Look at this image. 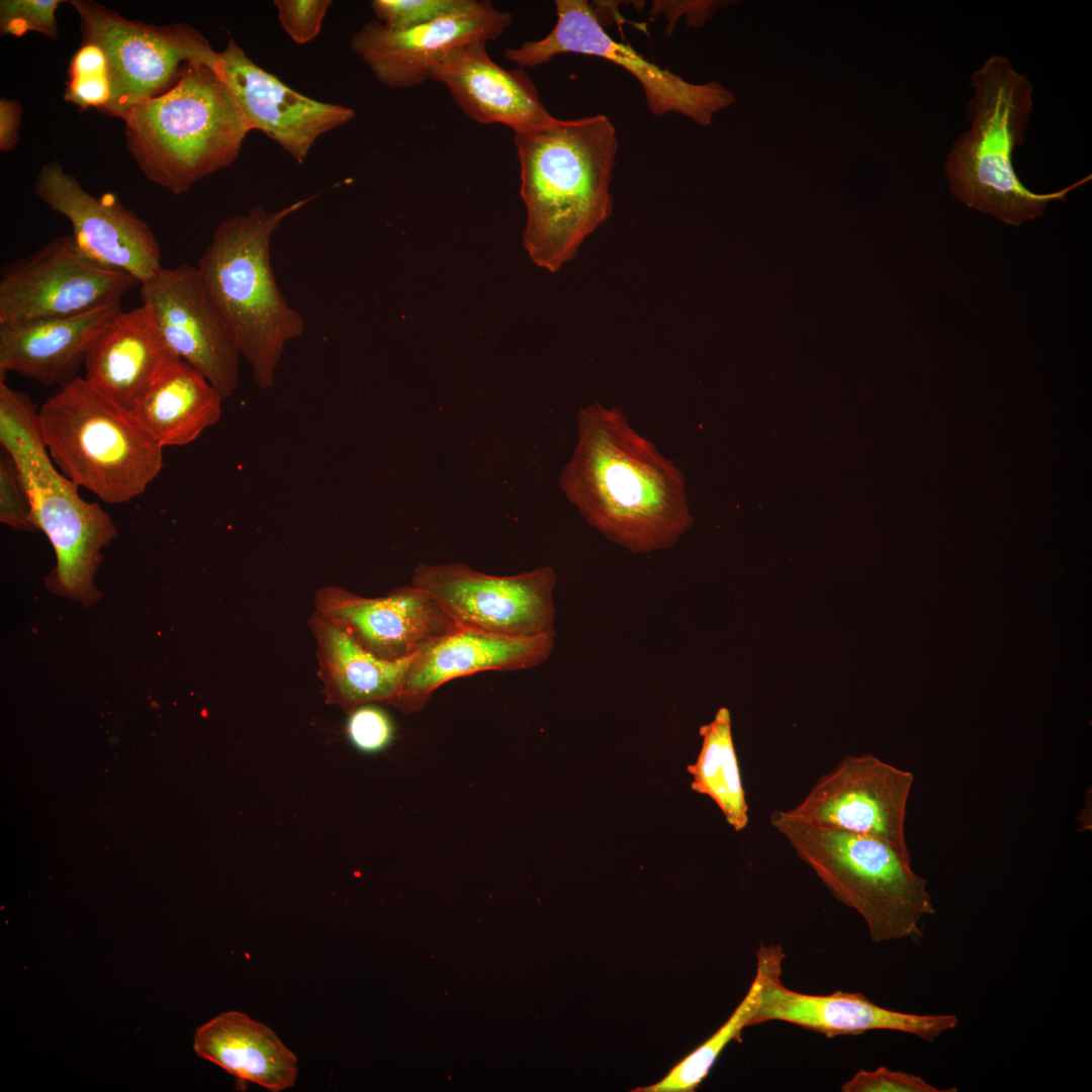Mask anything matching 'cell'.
<instances>
[{
  "mask_svg": "<svg viewBox=\"0 0 1092 1092\" xmlns=\"http://www.w3.org/2000/svg\"><path fill=\"white\" fill-rule=\"evenodd\" d=\"M576 424V445L559 477L566 498L631 553L674 546L693 523L681 470L618 406L589 403Z\"/></svg>",
  "mask_w": 1092,
  "mask_h": 1092,
  "instance_id": "obj_1",
  "label": "cell"
},
{
  "mask_svg": "<svg viewBox=\"0 0 1092 1092\" xmlns=\"http://www.w3.org/2000/svg\"><path fill=\"white\" fill-rule=\"evenodd\" d=\"M527 220L524 247L534 264L558 271L608 220L618 153L616 128L597 114L515 132Z\"/></svg>",
  "mask_w": 1092,
  "mask_h": 1092,
  "instance_id": "obj_2",
  "label": "cell"
},
{
  "mask_svg": "<svg viewBox=\"0 0 1092 1092\" xmlns=\"http://www.w3.org/2000/svg\"><path fill=\"white\" fill-rule=\"evenodd\" d=\"M317 195L275 211L255 205L245 214L223 219L196 267L207 296L262 389L274 386L286 344L305 330L303 316L277 285L271 266V241L288 216Z\"/></svg>",
  "mask_w": 1092,
  "mask_h": 1092,
  "instance_id": "obj_3",
  "label": "cell"
},
{
  "mask_svg": "<svg viewBox=\"0 0 1092 1092\" xmlns=\"http://www.w3.org/2000/svg\"><path fill=\"white\" fill-rule=\"evenodd\" d=\"M973 95L967 117L971 127L951 145L944 172L953 196L970 208L1019 226L1039 217L1049 203L1091 179L1068 187L1036 193L1019 180L1013 153L1024 143L1033 109V86L1004 56H991L970 78Z\"/></svg>",
  "mask_w": 1092,
  "mask_h": 1092,
  "instance_id": "obj_4",
  "label": "cell"
},
{
  "mask_svg": "<svg viewBox=\"0 0 1092 1092\" xmlns=\"http://www.w3.org/2000/svg\"><path fill=\"white\" fill-rule=\"evenodd\" d=\"M125 144L151 182L175 195L231 166L250 132L219 71L191 64L165 94L124 117Z\"/></svg>",
  "mask_w": 1092,
  "mask_h": 1092,
  "instance_id": "obj_5",
  "label": "cell"
},
{
  "mask_svg": "<svg viewBox=\"0 0 1092 1092\" xmlns=\"http://www.w3.org/2000/svg\"><path fill=\"white\" fill-rule=\"evenodd\" d=\"M770 825L829 892L864 920L874 942L921 936L919 922L935 912L927 881L911 859L881 839L771 813Z\"/></svg>",
  "mask_w": 1092,
  "mask_h": 1092,
  "instance_id": "obj_6",
  "label": "cell"
},
{
  "mask_svg": "<svg viewBox=\"0 0 1092 1092\" xmlns=\"http://www.w3.org/2000/svg\"><path fill=\"white\" fill-rule=\"evenodd\" d=\"M47 449L76 485L108 504L145 492L163 467L161 447L128 413L93 391L78 376L39 408Z\"/></svg>",
  "mask_w": 1092,
  "mask_h": 1092,
  "instance_id": "obj_7",
  "label": "cell"
},
{
  "mask_svg": "<svg viewBox=\"0 0 1092 1092\" xmlns=\"http://www.w3.org/2000/svg\"><path fill=\"white\" fill-rule=\"evenodd\" d=\"M68 3L80 18L82 41L98 46L105 55L111 86L107 115L123 120L134 106L172 89L191 64L220 72L219 53L190 25L127 19L90 0Z\"/></svg>",
  "mask_w": 1092,
  "mask_h": 1092,
  "instance_id": "obj_8",
  "label": "cell"
},
{
  "mask_svg": "<svg viewBox=\"0 0 1092 1092\" xmlns=\"http://www.w3.org/2000/svg\"><path fill=\"white\" fill-rule=\"evenodd\" d=\"M557 20L541 39L505 51L519 68H534L563 54L605 59L624 68L641 85L654 115L678 113L700 125H710L714 114L735 102L733 93L718 82L693 84L646 60L632 47L615 40L603 27L597 11L585 0H556Z\"/></svg>",
  "mask_w": 1092,
  "mask_h": 1092,
  "instance_id": "obj_9",
  "label": "cell"
},
{
  "mask_svg": "<svg viewBox=\"0 0 1092 1092\" xmlns=\"http://www.w3.org/2000/svg\"><path fill=\"white\" fill-rule=\"evenodd\" d=\"M30 494L33 521L50 540L57 564L44 578L52 592L93 605L100 593L94 576L101 550L117 536L111 517L97 503L83 499L78 485L57 469L44 442L10 454Z\"/></svg>",
  "mask_w": 1092,
  "mask_h": 1092,
  "instance_id": "obj_10",
  "label": "cell"
},
{
  "mask_svg": "<svg viewBox=\"0 0 1092 1092\" xmlns=\"http://www.w3.org/2000/svg\"><path fill=\"white\" fill-rule=\"evenodd\" d=\"M556 579L550 566L497 576L463 563H421L411 584L431 595L461 627L512 637H555Z\"/></svg>",
  "mask_w": 1092,
  "mask_h": 1092,
  "instance_id": "obj_11",
  "label": "cell"
},
{
  "mask_svg": "<svg viewBox=\"0 0 1092 1092\" xmlns=\"http://www.w3.org/2000/svg\"><path fill=\"white\" fill-rule=\"evenodd\" d=\"M138 285L88 257L71 234L59 236L2 268L0 324L86 312L120 302Z\"/></svg>",
  "mask_w": 1092,
  "mask_h": 1092,
  "instance_id": "obj_12",
  "label": "cell"
},
{
  "mask_svg": "<svg viewBox=\"0 0 1092 1092\" xmlns=\"http://www.w3.org/2000/svg\"><path fill=\"white\" fill-rule=\"evenodd\" d=\"M911 771L873 754L846 756L787 812L813 825L886 841L911 859L905 838Z\"/></svg>",
  "mask_w": 1092,
  "mask_h": 1092,
  "instance_id": "obj_13",
  "label": "cell"
},
{
  "mask_svg": "<svg viewBox=\"0 0 1092 1092\" xmlns=\"http://www.w3.org/2000/svg\"><path fill=\"white\" fill-rule=\"evenodd\" d=\"M784 958L778 944H760L756 951V965L762 970L763 980L752 1025L784 1021L828 1037L894 1030L933 1041L959 1024L953 1014L920 1015L891 1010L858 992L814 995L791 990L781 980Z\"/></svg>",
  "mask_w": 1092,
  "mask_h": 1092,
  "instance_id": "obj_14",
  "label": "cell"
},
{
  "mask_svg": "<svg viewBox=\"0 0 1092 1092\" xmlns=\"http://www.w3.org/2000/svg\"><path fill=\"white\" fill-rule=\"evenodd\" d=\"M140 296L179 358L202 373L223 398L230 397L239 385L241 354L197 268L187 263L161 267L140 284Z\"/></svg>",
  "mask_w": 1092,
  "mask_h": 1092,
  "instance_id": "obj_15",
  "label": "cell"
},
{
  "mask_svg": "<svg viewBox=\"0 0 1092 1092\" xmlns=\"http://www.w3.org/2000/svg\"><path fill=\"white\" fill-rule=\"evenodd\" d=\"M34 193L72 224L80 249L95 262L135 277L140 284L161 267V248L150 225L110 195L97 197L58 160L36 175Z\"/></svg>",
  "mask_w": 1092,
  "mask_h": 1092,
  "instance_id": "obj_16",
  "label": "cell"
},
{
  "mask_svg": "<svg viewBox=\"0 0 1092 1092\" xmlns=\"http://www.w3.org/2000/svg\"><path fill=\"white\" fill-rule=\"evenodd\" d=\"M512 22V15L490 1L475 0L467 9L406 30H389L369 20L353 33L350 48L380 84L407 89L430 79L433 66L452 49L494 40Z\"/></svg>",
  "mask_w": 1092,
  "mask_h": 1092,
  "instance_id": "obj_17",
  "label": "cell"
},
{
  "mask_svg": "<svg viewBox=\"0 0 1092 1092\" xmlns=\"http://www.w3.org/2000/svg\"><path fill=\"white\" fill-rule=\"evenodd\" d=\"M219 53L220 74L250 130H260L302 164L315 142L352 120V108L303 95L258 66L230 39Z\"/></svg>",
  "mask_w": 1092,
  "mask_h": 1092,
  "instance_id": "obj_18",
  "label": "cell"
},
{
  "mask_svg": "<svg viewBox=\"0 0 1092 1092\" xmlns=\"http://www.w3.org/2000/svg\"><path fill=\"white\" fill-rule=\"evenodd\" d=\"M314 611L378 658L414 656L460 626L425 590L411 583L368 598L343 587L316 590Z\"/></svg>",
  "mask_w": 1092,
  "mask_h": 1092,
  "instance_id": "obj_19",
  "label": "cell"
},
{
  "mask_svg": "<svg viewBox=\"0 0 1092 1092\" xmlns=\"http://www.w3.org/2000/svg\"><path fill=\"white\" fill-rule=\"evenodd\" d=\"M486 41L474 40L446 53L430 79L443 84L471 119L499 123L520 132L552 122L538 91L523 68L507 70L488 55Z\"/></svg>",
  "mask_w": 1092,
  "mask_h": 1092,
  "instance_id": "obj_20",
  "label": "cell"
},
{
  "mask_svg": "<svg viewBox=\"0 0 1092 1092\" xmlns=\"http://www.w3.org/2000/svg\"><path fill=\"white\" fill-rule=\"evenodd\" d=\"M553 648V636L512 637L460 626L415 655L393 707L415 714L450 680L482 671L529 669L546 661Z\"/></svg>",
  "mask_w": 1092,
  "mask_h": 1092,
  "instance_id": "obj_21",
  "label": "cell"
},
{
  "mask_svg": "<svg viewBox=\"0 0 1092 1092\" xmlns=\"http://www.w3.org/2000/svg\"><path fill=\"white\" fill-rule=\"evenodd\" d=\"M180 360L145 303L118 311L92 345L84 379L100 397L129 413L159 374Z\"/></svg>",
  "mask_w": 1092,
  "mask_h": 1092,
  "instance_id": "obj_22",
  "label": "cell"
},
{
  "mask_svg": "<svg viewBox=\"0 0 1092 1092\" xmlns=\"http://www.w3.org/2000/svg\"><path fill=\"white\" fill-rule=\"evenodd\" d=\"M120 310L115 302L78 314L0 324V380L12 371L43 385L69 384Z\"/></svg>",
  "mask_w": 1092,
  "mask_h": 1092,
  "instance_id": "obj_23",
  "label": "cell"
},
{
  "mask_svg": "<svg viewBox=\"0 0 1092 1092\" xmlns=\"http://www.w3.org/2000/svg\"><path fill=\"white\" fill-rule=\"evenodd\" d=\"M308 626L327 704L347 714L366 704L394 706L415 655L398 660L378 658L315 611Z\"/></svg>",
  "mask_w": 1092,
  "mask_h": 1092,
  "instance_id": "obj_24",
  "label": "cell"
},
{
  "mask_svg": "<svg viewBox=\"0 0 1092 1092\" xmlns=\"http://www.w3.org/2000/svg\"><path fill=\"white\" fill-rule=\"evenodd\" d=\"M193 1050L238 1081L270 1092L291 1088L297 1079L295 1054L273 1029L241 1011L220 1013L200 1025Z\"/></svg>",
  "mask_w": 1092,
  "mask_h": 1092,
  "instance_id": "obj_25",
  "label": "cell"
},
{
  "mask_svg": "<svg viewBox=\"0 0 1092 1092\" xmlns=\"http://www.w3.org/2000/svg\"><path fill=\"white\" fill-rule=\"evenodd\" d=\"M223 397L183 360L167 366L129 411L161 447L185 446L221 417Z\"/></svg>",
  "mask_w": 1092,
  "mask_h": 1092,
  "instance_id": "obj_26",
  "label": "cell"
},
{
  "mask_svg": "<svg viewBox=\"0 0 1092 1092\" xmlns=\"http://www.w3.org/2000/svg\"><path fill=\"white\" fill-rule=\"evenodd\" d=\"M699 734L701 750L695 762L688 765V772L693 777L691 787L711 798L727 823L735 831H741L749 821L748 805L734 749L729 710L719 708L713 720L700 727Z\"/></svg>",
  "mask_w": 1092,
  "mask_h": 1092,
  "instance_id": "obj_27",
  "label": "cell"
},
{
  "mask_svg": "<svg viewBox=\"0 0 1092 1092\" xmlns=\"http://www.w3.org/2000/svg\"><path fill=\"white\" fill-rule=\"evenodd\" d=\"M763 974L756 965L755 977L746 995L727 1021L706 1041L677 1063L657 1083L634 1089L640 1092H690L706 1078L724 1048L752 1025L762 987Z\"/></svg>",
  "mask_w": 1092,
  "mask_h": 1092,
  "instance_id": "obj_28",
  "label": "cell"
},
{
  "mask_svg": "<svg viewBox=\"0 0 1092 1092\" xmlns=\"http://www.w3.org/2000/svg\"><path fill=\"white\" fill-rule=\"evenodd\" d=\"M110 96V78L103 51L92 42L82 41L69 63L65 100L81 109L95 108L104 112Z\"/></svg>",
  "mask_w": 1092,
  "mask_h": 1092,
  "instance_id": "obj_29",
  "label": "cell"
},
{
  "mask_svg": "<svg viewBox=\"0 0 1092 1092\" xmlns=\"http://www.w3.org/2000/svg\"><path fill=\"white\" fill-rule=\"evenodd\" d=\"M475 0H374L376 20L389 30H406L470 7Z\"/></svg>",
  "mask_w": 1092,
  "mask_h": 1092,
  "instance_id": "obj_30",
  "label": "cell"
},
{
  "mask_svg": "<svg viewBox=\"0 0 1092 1092\" xmlns=\"http://www.w3.org/2000/svg\"><path fill=\"white\" fill-rule=\"evenodd\" d=\"M60 0H1L0 32L21 37L37 32L49 38L58 36L56 12Z\"/></svg>",
  "mask_w": 1092,
  "mask_h": 1092,
  "instance_id": "obj_31",
  "label": "cell"
},
{
  "mask_svg": "<svg viewBox=\"0 0 1092 1092\" xmlns=\"http://www.w3.org/2000/svg\"><path fill=\"white\" fill-rule=\"evenodd\" d=\"M0 521L17 530L38 531L30 494L15 460L5 450L0 455Z\"/></svg>",
  "mask_w": 1092,
  "mask_h": 1092,
  "instance_id": "obj_32",
  "label": "cell"
},
{
  "mask_svg": "<svg viewBox=\"0 0 1092 1092\" xmlns=\"http://www.w3.org/2000/svg\"><path fill=\"white\" fill-rule=\"evenodd\" d=\"M277 18L285 33L297 44H306L320 34L331 0H275Z\"/></svg>",
  "mask_w": 1092,
  "mask_h": 1092,
  "instance_id": "obj_33",
  "label": "cell"
},
{
  "mask_svg": "<svg viewBox=\"0 0 1092 1092\" xmlns=\"http://www.w3.org/2000/svg\"><path fill=\"white\" fill-rule=\"evenodd\" d=\"M346 730L356 748L370 753L385 748L394 734L391 719L374 704L362 705L350 712Z\"/></svg>",
  "mask_w": 1092,
  "mask_h": 1092,
  "instance_id": "obj_34",
  "label": "cell"
},
{
  "mask_svg": "<svg viewBox=\"0 0 1092 1092\" xmlns=\"http://www.w3.org/2000/svg\"><path fill=\"white\" fill-rule=\"evenodd\" d=\"M842 1092H941L923 1078L884 1066L874 1071L858 1070L841 1086Z\"/></svg>",
  "mask_w": 1092,
  "mask_h": 1092,
  "instance_id": "obj_35",
  "label": "cell"
},
{
  "mask_svg": "<svg viewBox=\"0 0 1092 1092\" xmlns=\"http://www.w3.org/2000/svg\"><path fill=\"white\" fill-rule=\"evenodd\" d=\"M21 105L7 98L0 100V150L14 149L18 142V128L21 121Z\"/></svg>",
  "mask_w": 1092,
  "mask_h": 1092,
  "instance_id": "obj_36",
  "label": "cell"
}]
</instances>
